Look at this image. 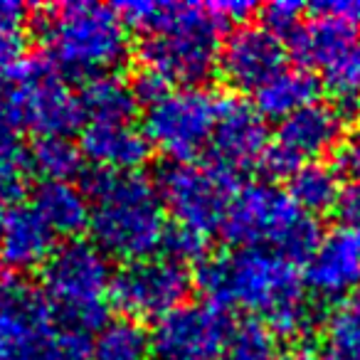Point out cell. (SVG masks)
Instances as JSON below:
<instances>
[{"instance_id":"cell-39","label":"cell","mask_w":360,"mask_h":360,"mask_svg":"<svg viewBox=\"0 0 360 360\" xmlns=\"http://www.w3.org/2000/svg\"><path fill=\"white\" fill-rule=\"evenodd\" d=\"M210 360H227L225 355H220V358H210Z\"/></svg>"},{"instance_id":"cell-18","label":"cell","mask_w":360,"mask_h":360,"mask_svg":"<svg viewBox=\"0 0 360 360\" xmlns=\"http://www.w3.org/2000/svg\"><path fill=\"white\" fill-rule=\"evenodd\" d=\"M55 252V235L30 205H13L0 220V262L11 269H35Z\"/></svg>"},{"instance_id":"cell-22","label":"cell","mask_w":360,"mask_h":360,"mask_svg":"<svg viewBox=\"0 0 360 360\" xmlns=\"http://www.w3.org/2000/svg\"><path fill=\"white\" fill-rule=\"evenodd\" d=\"M153 335L129 316L106 319L89 340L86 360H150Z\"/></svg>"},{"instance_id":"cell-28","label":"cell","mask_w":360,"mask_h":360,"mask_svg":"<svg viewBox=\"0 0 360 360\" xmlns=\"http://www.w3.org/2000/svg\"><path fill=\"white\" fill-rule=\"evenodd\" d=\"M323 84L340 99L360 96V35L340 47L323 67H321Z\"/></svg>"},{"instance_id":"cell-34","label":"cell","mask_w":360,"mask_h":360,"mask_svg":"<svg viewBox=\"0 0 360 360\" xmlns=\"http://www.w3.org/2000/svg\"><path fill=\"white\" fill-rule=\"evenodd\" d=\"M30 8L20 0H0V35H11L20 32L27 22Z\"/></svg>"},{"instance_id":"cell-10","label":"cell","mask_w":360,"mask_h":360,"mask_svg":"<svg viewBox=\"0 0 360 360\" xmlns=\"http://www.w3.org/2000/svg\"><path fill=\"white\" fill-rule=\"evenodd\" d=\"M217 101L220 99L200 86L168 89L146 109V139L160 153L173 158V163L195 160L212 141Z\"/></svg>"},{"instance_id":"cell-14","label":"cell","mask_w":360,"mask_h":360,"mask_svg":"<svg viewBox=\"0 0 360 360\" xmlns=\"http://www.w3.org/2000/svg\"><path fill=\"white\" fill-rule=\"evenodd\" d=\"M284 67V42L262 25L245 22L220 42L217 72L237 91H257Z\"/></svg>"},{"instance_id":"cell-21","label":"cell","mask_w":360,"mask_h":360,"mask_svg":"<svg viewBox=\"0 0 360 360\" xmlns=\"http://www.w3.org/2000/svg\"><path fill=\"white\" fill-rule=\"evenodd\" d=\"M319 82L304 67H284L255 91V106L264 119L284 121L304 106L314 104Z\"/></svg>"},{"instance_id":"cell-1","label":"cell","mask_w":360,"mask_h":360,"mask_svg":"<svg viewBox=\"0 0 360 360\" xmlns=\"http://www.w3.org/2000/svg\"><path fill=\"white\" fill-rule=\"evenodd\" d=\"M198 286L217 309H245L259 316L274 338H304L316 309L294 262L269 250H235L207 257Z\"/></svg>"},{"instance_id":"cell-7","label":"cell","mask_w":360,"mask_h":360,"mask_svg":"<svg viewBox=\"0 0 360 360\" xmlns=\"http://www.w3.org/2000/svg\"><path fill=\"white\" fill-rule=\"evenodd\" d=\"M89 340L65 328L47 296L25 281L0 286V360H86Z\"/></svg>"},{"instance_id":"cell-24","label":"cell","mask_w":360,"mask_h":360,"mask_svg":"<svg viewBox=\"0 0 360 360\" xmlns=\"http://www.w3.org/2000/svg\"><path fill=\"white\" fill-rule=\"evenodd\" d=\"M340 193H343V183L338 170L326 165L323 160L301 165L289 178V198L299 210L311 217L335 210Z\"/></svg>"},{"instance_id":"cell-11","label":"cell","mask_w":360,"mask_h":360,"mask_svg":"<svg viewBox=\"0 0 360 360\" xmlns=\"http://www.w3.org/2000/svg\"><path fill=\"white\" fill-rule=\"evenodd\" d=\"M193 289L191 269L165 255L126 262L111 281V299L129 319L160 321L186 306Z\"/></svg>"},{"instance_id":"cell-19","label":"cell","mask_w":360,"mask_h":360,"mask_svg":"<svg viewBox=\"0 0 360 360\" xmlns=\"http://www.w3.org/2000/svg\"><path fill=\"white\" fill-rule=\"evenodd\" d=\"M32 210L52 230V235L75 237L89 227V198L75 183L42 180L32 193Z\"/></svg>"},{"instance_id":"cell-33","label":"cell","mask_w":360,"mask_h":360,"mask_svg":"<svg viewBox=\"0 0 360 360\" xmlns=\"http://www.w3.org/2000/svg\"><path fill=\"white\" fill-rule=\"evenodd\" d=\"M335 212L340 217V227H348V230L360 232V186L358 183H350L343 188L338 198V205Z\"/></svg>"},{"instance_id":"cell-23","label":"cell","mask_w":360,"mask_h":360,"mask_svg":"<svg viewBox=\"0 0 360 360\" xmlns=\"http://www.w3.org/2000/svg\"><path fill=\"white\" fill-rule=\"evenodd\" d=\"M82 116L86 124L101 121H134L139 99L134 86L116 75L91 77L79 94Z\"/></svg>"},{"instance_id":"cell-6","label":"cell","mask_w":360,"mask_h":360,"mask_svg":"<svg viewBox=\"0 0 360 360\" xmlns=\"http://www.w3.org/2000/svg\"><path fill=\"white\" fill-rule=\"evenodd\" d=\"M109 257L89 240H70L42 266V294L65 328L96 330L106 321L111 296Z\"/></svg>"},{"instance_id":"cell-36","label":"cell","mask_w":360,"mask_h":360,"mask_svg":"<svg viewBox=\"0 0 360 360\" xmlns=\"http://www.w3.org/2000/svg\"><path fill=\"white\" fill-rule=\"evenodd\" d=\"M212 8H215V13L225 22L235 20V22H242V25H245L255 13H259V6L247 3V0H220V3H212Z\"/></svg>"},{"instance_id":"cell-31","label":"cell","mask_w":360,"mask_h":360,"mask_svg":"<svg viewBox=\"0 0 360 360\" xmlns=\"http://www.w3.org/2000/svg\"><path fill=\"white\" fill-rule=\"evenodd\" d=\"M304 13H306L304 3H296V0H276V3H269V6L259 8L262 27L274 32L276 37H281V35L291 37L306 22Z\"/></svg>"},{"instance_id":"cell-38","label":"cell","mask_w":360,"mask_h":360,"mask_svg":"<svg viewBox=\"0 0 360 360\" xmlns=\"http://www.w3.org/2000/svg\"><path fill=\"white\" fill-rule=\"evenodd\" d=\"M6 284V264H3V262H0V286Z\"/></svg>"},{"instance_id":"cell-3","label":"cell","mask_w":360,"mask_h":360,"mask_svg":"<svg viewBox=\"0 0 360 360\" xmlns=\"http://www.w3.org/2000/svg\"><path fill=\"white\" fill-rule=\"evenodd\" d=\"M91 242L126 262L153 257L163 247L168 215L158 186L141 173L96 170L86 180Z\"/></svg>"},{"instance_id":"cell-9","label":"cell","mask_w":360,"mask_h":360,"mask_svg":"<svg viewBox=\"0 0 360 360\" xmlns=\"http://www.w3.org/2000/svg\"><path fill=\"white\" fill-rule=\"evenodd\" d=\"M160 202L175 227H186L198 235L220 230L230 202L235 198V175L217 163H170L158 175Z\"/></svg>"},{"instance_id":"cell-26","label":"cell","mask_w":360,"mask_h":360,"mask_svg":"<svg viewBox=\"0 0 360 360\" xmlns=\"http://www.w3.org/2000/svg\"><path fill=\"white\" fill-rule=\"evenodd\" d=\"M319 355L328 360H360V289L353 291L326 321Z\"/></svg>"},{"instance_id":"cell-25","label":"cell","mask_w":360,"mask_h":360,"mask_svg":"<svg viewBox=\"0 0 360 360\" xmlns=\"http://www.w3.org/2000/svg\"><path fill=\"white\" fill-rule=\"evenodd\" d=\"M27 163L42 180L72 183V178L79 175L84 155L70 136H42L32 143Z\"/></svg>"},{"instance_id":"cell-4","label":"cell","mask_w":360,"mask_h":360,"mask_svg":"<svg viewBox=\"0 0 360 360\" xmlns=\"http://www.w3.org/2000/svg\"><path fill=\"white\" fill-rule=\"evenodd\" d=\"M40 30L50 62L75 77L111 75L129 57V25L114 6L104 3H62L42 8Z\"/></svg>"},{"instance_id":"cell-15","label":"cell","mask_w":360,"mask_h":360,"mask_svg":"<svg viewBox=\"0 0 360 360\" xmlns=\"http://www.w3.org/2000/svg\"><path fill=\"white\" fill-rule=\"evenodd\" d=\"M212 155L220 168L232 175L262 165L269 148V129L266 119L255 104L240 96H225L217 101V119L210 141Z\"/></svg>"},{"instance_id":"cell-29","label":"cell","mask_w":360,"mask_h":360,"mask_svg":"<svg viewBox=\"0 0 360 360\" xmlns=\"http://www.w3.org/2000/svg\"><path fill=\"white\" fill-rule=\"evenodd\" d=\"M227 360H276V338L264 323L257 321L232 326Z\"/></svg>"},{"instance_id":"cell-30","label":"cell","mask_w":360,"mask_h":360,"mask_svg":"<svg viewBox=\"0 0 360 360\" xmlns=\"http://www.w3.org/2000/svg\"><path fill=\"white\" fill-rule=\"evenodd\" d=\"M163 250L165 257H170V259L183 266L193 264V262H200L202 264L207 259V237L198 235L193 230H186V227H173V230L165 232Z\"/></svg>"},{"instance_id":"cell-2","label":"cell","mask_w":360,"mask_h":360,"mask_svg":"<svg viewBox=\"0 0 360 360\" xmlns=\"http://www.w3.org/2000/svg\"><path fill=\"white\" fill-rule=\"evenodd\" d=\"M129 27L146 32L141 42V70L150 72L173 89L198 86L217 70L220 27L215 8L178 0H131L116 6Z\"/></svg>"},{"instance_id":"cell-20","label":"cell","mask_w":360,"mask_h":360,"mask_svg":"<svg viewBox=\"0 0 360 360\" xmlns=\"http://www.w3.org/2000/svg\"><path fill=\"white\" fill-rule=\"evenodd\" d=\"M358 35V25L345 22L343 18L328 15V13H319V18L304 22L289 37L291 55L304 70H321L340 47H345Z\"/></svg>"},{"instance_id":"cell-5","label":"cell","mask_w":360,"mask_h":360,"mask_svg":"<svg viewBox=\"0 0 360 360\" xmlns=\"http://www.w3.org/2000/svg\"><path fill=\"white\" fill-rule=\"evenodd\" d=\"M237 250H266L299 262L314 255L321 242L316 217L294 205L286 191L271 183H250L240 188L220 227Z\"/></svg>"},{"instance_id":"cell-37","label":"cell","mask_w":360,"mask_h":360,"mask_svg":"<svg viewBox=\"0 0 360 360\" xmlns=\"http://www.w3.org/2000/svg\"><path fill=\"white\" fill-rule=\"evenodd\" d=\"M3 106H6V91L0 86V119H3Z\"/></svg>"},{"instance_id":"cell-35","label":"cell","mask_w":360,"mask_h":360,"mask_svg":"<svg viewBox=\"0 0 360 360\" xmlns=\"http://www.w3.org/2000/svg\"><path fill=\"white\" fill-rule=\"evenodd\" d=\"M340 163H343L345 173L353 178V183H358L360 186V126H355V129L343 139Z\"/></svg>"},{"instance_id":"cell-32","label":"cell","mask_w":360,"mask_h":360,"mask_svg":"<svg viewBox=\"0 0 360 360\" xmlns=\"http://www.w3.org/2000/svg\"><path fill=\"white\" fill-rule=\"evenodd\" d=\"M25 62V40L22 32L0 35V77H11Z\"/></svg>"},{"instance_id":"cell-12","label":"cell","mask_w":360,"mask_h":360,"mask_svg":"<svg viewBox=\"0 0 360 360\" xmlns=\"http://www.w3.org/2000/svg\"><path fill=\"white\" fill-rule=\"evenodd\" d=\"M345 139L343 111L328 101L304 106L279 124L274 143H269L262 168L271 178H291L301 165L316 163Z\"/></svg>"},{"instance_id":"cell-13","label":"cell","mask_w":360,"mask_h":360,"mask_svg":"<svg viewBox=\"0 0 360 360\" xmlns=\"http://www.w3.org/2000/svg\"><path fill=\"white\" fill-rule=\"evenodd\" d=\"M232 323L212 304H186L158 321L153 353L158 360H210L227 350Z\"/></svg>"},{"instance_id":"cell-16","label":"cell","mask_w":360,"mask_h":360,"mask_svg":"<svg viewBox=\"0 0 360 360\" xmlns=\"http://www.w3.org/2000/svg\"><path fill=\"white\" fill-rule=\"evenodd\" d=\"M306 286L323 299H348L360 289V232L335 227L306 262Z\"/></svg>"},{"instance_id":"cell-27","label":"cell","mask_w":360,"mask_h":360,"mask_svg":"<svg viewBox=\"0 0 360 360\" xmlns=\"http://www.w3.org/2000/svg\"><path fill=\"white\" fill-rule=\"evenodd\" d=\"M27 153L18 139L0 129V212L11 210L27 183Z\"/></svg>"},{"instance_id":"cell-17","label":"cell","mask_w":360,"mask_h":360,"mask_svg":"<svg viewBox=\"0 0 360 360\" xmlns=\"http://www.w3.org/2000/svg\"><path fill=\"white\" fill-rule=\"evenodd\" d=\"M79 148L96 170L109 173H136L150 155L148 139L134 121L84 124Z\"/></svg>"},{"instance_id":"cell-8","label":"cell","mask_w":360,"mask_h":360,"mask_svg":"<svg viewBox=\"0 0 360 360\" xmlns=\"http://www.w3.org/2000/svg\"><path fill=\"white\" fill-rule=\"evenodd\" d=\"M3 91V119L18 129L30 131L37 139L67 136L84 121L79 96L67 86L50 57H25Z\"/></svg>"}]
</instances>
